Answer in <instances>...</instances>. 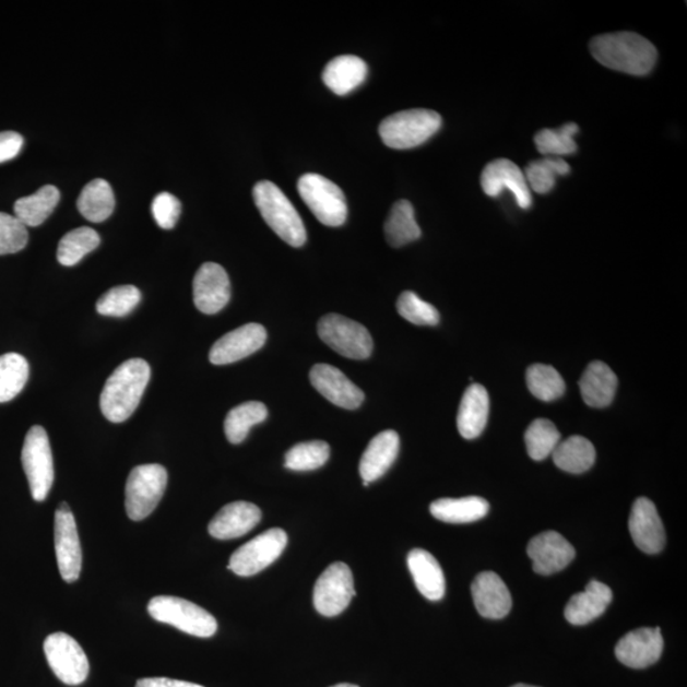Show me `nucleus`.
<instances>
[{
	"label": "nucleus",
	"mask_w": 687,
	"mask_h": 687,
	"mask_svg": "<svg viewBox=\"0 0 687 687\" xmlns=\"http://www.w3.org/2000/svg\"><path fill=\"white\" fill-rule=\"evenodd\" d=\"M590 51L601 66L638 76L650 74L659 59L654 45L635 33H614L593 37Z\"/></svg>",
	"instance_id": "nucleus-1"
},
{
	"label": "nucleus",
	"mask_w": 687,
	"mask_h": 687,
	"mask_svg": "<svg viewBox=\"0 0 687 687\" xmlns=\"http://www.w3.org/2000/svg\"><path fill=\"white\" fill-rule=\"evenodd\" d=\"M151 380V367L143 359H129L114 370L99 399L107 421L122 423L130 418L141 403Z\"/></svg>",
	"instance_id": "nucleus-2"
},
{
	"label": "nucleus",
	"mask_w": 687,
	"mask_h": 687,
	"mask_svg": "<svg viewBox=\"0 0 687 687\" xmlns=\"http://www.w3.org/2000/svg\"><path fill=\"white\" fill-rule=\"evenodd\" d=\"M261 217L284 242L292 247L306 244L307 234L303 218L291 200L272 181H260L252 191Z\"/></svg>",
	"instance_id": "nucleus-3"
},
{
	"label": "nucleus",
	"mask_w": 687,
	"mask_h": 687,
	"mask_svg": "<svg viewBox=\"0 0 687 687\" xmlns=\"http://www.w3.org/2000/svg\"><path fill=\"white\" fill-rule=\"evenodd\" d=\"M442 127V118L436 111L413 109L386 118L378 129L382 142L392 150L416 149L434 137Z\"/></svg>",
	"instance_id": "nucleus-4"
},
{
	"label": "nucleus",
	"mask_w": 687,
	"mask_h": 687,
	"mask_svg": "<svg viewBox=\"0 0 687 687\" xmlns=\"http://www.w3.org/2000/svg\"><path fill=\"white\" fill-rule=\"evenodd\" d=\"M149 613L154 620L173 625L176 629L198 638H211L218 629V623L212 614L180 597H153L149 604Z\"/></svg>",
	"instance_id": "nucleus-5"
},
{
	"label": "nucleus",
	"mask_w": 687,
	"mask_h": 687,
	"mask_svg": "<svg viewBox=\"0 0 687 687\" xmlns=\"http://www.w3.org/2000/svg\"><path fill=\"white\" fill-rule=\"evenodd\" d=\"M168 474L157 463L131 470L126 486V509L131 521H143L157 508L167 488Z\"/></svg>",
	"instance_id": "nucleus-6"
},
{
	"label": "nucleus",
	"mask_w": 687,
	"mask_h": 687,
	"mask_svg": "<svg viewBox=\"0 0 687 687\" xmlns=\"http://www.w3.org/2000/svg\"><path fill=\"white\" fill-rule=\"evenodd\" d=\"M298 192L322 225H344L347 215L346 199L335 182L318 174H306L298 181Z\"/></svg>",
	"instance_id": "nucleus-7"
},
{
	"label": "nucleus",
	"mask_w": 687,
	"mask_h": 687,
	"mask_svg": "<svg viewBox=\"0 0 687 687\" xmlns=\"http://www.w3.org/2000/svg\"><path fill=\"white\" fill-rule=\"evenodd\" d=\"M319 336L331 350L345 358L363 360L374 352V341L369 331L359 322L342 315L323 316L318 325Z\"/></svg>",
	"instance_id": "nucleus-8"
},
{
	"label": "nucleus",
	"mask_w": 687,
	"mask_h": 687,
	"mask_svg": "<svg viewBox=\"0 0 687 687\" xmlns=\"http://www.w3.org/2000/svg\"><path fill=\"white\" fill-rule=\"evenodd\" d=\"M22 465L36 501L49 496L54 484V461L48 434L40 426L28 430L22 449Z\"/></svg>",
	"instance_id": "nucleus-9"
},
{
	"label": "nucleus",
	"mask_w": 687,
	"mask_h": 687,
	"mask_svg": "<svg viewBox=\"0 0 687 687\" xmlns=\"http://www.w3.org/2000/svg\"><path fill=\"white\" fill-rule=\"evenodd\" d=\"M44 652L49 666L61 683L75 686L87 680L90 662L83 648L66 632H54L45 639Z\"/></svg>",
	"instance_id": "nucleus-10"
},
{
	"label": "nucleus",
	"mask_w": 687,
	"mask_h": 687,
	"mask_svg": "<svg viewBox=\"0 0 687 687\" xmlns=\"http://www.w3.org/2000/svg\"><path fill=\"white\" fill-rule=\"evenodd\" d=\"M288 536L282 529H270L246 543L232 554L228 569L239 577H251L261 572L281 557Z\"/></svg>",
	"instance_id": "nucleus-11"
},
{
	"label": "nucleus",
	"mask_w": 687,
	"mask_h": 687,
	"mask_svg": "<svg viewBox=\"0 0 687 687\" xmlns=\"http://www.w3.org/2000/svg\"><path fill=\"white\" fill-rule=\"evenodd\" d=\"M355 596L354 578L345 562L337 561L325 569L315 584L313 605L318 613L334 617L351 605Z\"/></svg>",
	"instance_id": "nucleus-12"
},
{
	"label": "nucleus",
	"mask_w": 687,
	"mask_h": 687,
	"mask_svg": "<svg viewBox=\"0 0 687 687\" xmlns=\"http://www.w3.org/2000/svg\"><path fill=\"white\" fill-rule=\"evenodd\" d=\"M56 554L61 578L67 583L79 581L82 570V547L71 508L61 504L56 512Z\"/></svg>",
	"instance_id": "nucleus-13"
},
{
	"label": "nucleus",
	"mask_w": 687,
	"mask_h": 687,
	"mask_svg": "<svg viewBox=\"0 0 687 687\" xmlns=\"http://www.w3.org/2000/svg\"><path fill=\"white\" fill-rule=\"evenodd\" d=\"M482 188L486 196L496 198L505 190L511 191L517 204L528 211L532 194L522 169L507 158H498L486 165L482 174Z\"/></svg>",
	"instance_id": "nucleus-14"
},
{
	"label": "nucleus",
	"mask_w": 687,
	"mask_h": 687,
	"mask_svg": "<svg viewBox=\"0 0 687 687\" xmlns=\"http://www.w3.org/2000/svg\"><path fill=\"white\" fill-rule=\"evenodd\" d=\"M266 337V329L260 323H247L215 342L210 360L214 366H226L250 357L264 346Z\"/></svg>",
	"instance_id": "nucleus-15"
},
{
	"label": "nucleus",
	"mask_w": 687,
	"mask_h": 687,
	"mask_svg": "<svg viewBox=\"0 0 687 687\" xmlns=\"http://www.w3.org/2000/svg\"><path fill=\"white\" fill-rule=\"evenodd\" d=\"M194 304L200 312L214 315L225 308L230 298V283L225 268L205 262L194 277Z\"/></svg>",
	"instance_id": "nucleus-16"
},
{
	"label": "nucleus",
	"mask_w": 687,
	"mask_h": 687,
	"mask_svg": "<svg viewBox=\"0 0 687 687\" xmlns=\"http://www.w3.org/2000/svg\"><path fill=\"white\" fill-rule=\"evenodd\" d=\"M528 554L537 575L550 576L567 568L576 550L558 532L546 531L531 540Z\"/></svg>",
	"instance_id": "nucleus-17"
},
{
	"label": "nucleus",
	"mask_w": 687,
	"mask_h": 687,
	"mask_svg": "<svg viewBox=\"0 0 687 687\" xmlns=\"http://www.w3.org/2000/svg\"><path fill=\"white\" fill-rule=\"evenodd\" d=\"M310 380L323 398L339 407L354 411L365 401V392L334 366L325 365V363L313 366Z\"/></svg>",
	"instance_id": "nucleus-18"
},
{
	"label": "nucleus",
	"mask_w": 687,
	"mask_h": 687,
	"mask_svg": "<svg viewBox=\"0 0 687 687\" xmlns=\"http://www.w3.org/2000/svg\"><path fill=\"white\" fill-rule=\"evenodd\" d=\"M629 531L632 542L645 554H658L666 544L665 529L658 508L648 498H638L632 505Z\"/></svg>",
	"instance_id": "nucleus-19"
},
{
	"label": "nucleus",
	"mask_w": 687,
	"mask_h": 687,
	"mask_svg": "<svg viewBox=\"0 0 687 687\" xmlns=\"http://www.w3.org/2000/svg\"><path fill=\"white\" fill-rule=\"evenodd\" d=\"M663 652L660 628H640L628 632L616 645L615 654L623 665L642 670L659 662Z\"/></svg>",
	"instance_id": "nucleus-20"
},
{
	"label": "nucleus",
	"mask_w": 687,
	"mask_h": 687,
	"mask_svg": "<svg viewBox=\"0 0 687 687\" xmlns=\"http://www.w3.org/2000/svg\"><path fill=\"white\" fill-rule=\"evenodd\" d=\"M477 613L486 619H504L512 608V596L501 578L494 572H483L471 585Z\"/></svg>",
	"instance_id": "nucleus-21"
},
{
	"label": "nucleus",
	"mask_w": 687,
	"mask_h": 687,
	"mask_svg": "<svg viewBox=\"0 0 687 687\" xmlns=\"http://www.w3.org/2000/svg\"><path fill=\"white\" fill-rule=\"evenodd\" d=\"M261 517L258 506L249 504V501H234V504L223 507L214 516L208 531H210L211 536L218 540L242 537L258 526Z\"/></svg>",
	"instance_id": "nucleus-22"
},
{
	"label": "nucleus",
	"mask_w": 687,
	"mask_h": 687,
	"mask_svg": "<svg viewBox=\"0 0 687 687\" xmlns=\"http://www.w3.org/2000/svg\"><path fill=\"white\" fill-rule=\"evenodd\" d=\"M400 438L395 430H384L369 442L359 463L363 482L372 483L388 473L396 461Z\"/></svg>",
	"instance_id": "nucleus-23"
},
{
	"label": "nucleus",
	"mask_w": 687,
	"mask_h": 687,
	"mask_svg": "<svg viewBox=\"0 0 687 687\" xmlns=\"http://www.w3.org/2000/svg\"><path fill=\"white\" fill-rule=\"evenodd\" d=\"M490 401L484 386L473 383L463 393L458 414V429L465 439L481 436L488 423Z\"/></svg>",
	"instance_id": "nucleus-24"
},
{
	"label": "nucleus",
	"mask_w": 687,
	"mask_h": 687,
	"mask_svg": "<svg viewBox=\"0 0 687 687\" xmlns=\"http://www.w3.org/2000/svg\"><path fill=\"white\" fill-rule=\"evenodd\" d=\"M613 601V591L605 583L591 581L585 590L575 594L566 607V619L573 625L596 620Z\"/></svg>",
	"instance_id": "nucleus-25"
},
{
	"label": "nucleus",
	"mask_w": 687,
	"mask_h": 687,
	"mask_svg": "<svg viewBox=\"0 0 687 687\" xmlns=\"http://www.w3.org/2000/svg\"><path fill=\"white\" fill-rule=\"evenodd\" d=\"M407 567L414 578L416 589L429 601L442 600L446 593V578L437 559L424 549H414L407 555Z\"/></svg>",
	"instance_id": "nucleus-26"
},
{
	"label": "nucleus",
	"mask_w": 687,
	"mask_h": 687,
	"mask_svg": "<svg viewBox=\"0 0 687 687\" xmlns=\"http://www.w3.org/2000/svg\"><path fill=\"white\" fill-rule=\"evenodd\" d=\"M584 403L591 407H606L613 403L617 377L604 362H592L579 381Z\"/></svg>",
	"instance_id": "nucleus-27"
},
{
	"label": "nucleus",
	"mask_w": 687,
	"mask_h": 687,
	"mask_svg": "<svg viewBox=\"0 0 687 687\" xmlns=\"http://www.w3.org/2000/svg\"><path fill=\"white\" fill-rule=\"evenodd\" d=\"M366 61L355 56H341L331 60L322 73V81L337 96L350 95L366 81Z\"/></svg>",
	"instance_id": "nucleus-28"
},
{
	"label": "nucleus",
	"mask_w": 687,
	"mask_h": 687,
	"mask_svg": "<svg viewBox=\"0 0 687 687\" xmlns=\"http://www.w3.org/2000/svg\"><path fill=\"white\" fill-rule=\"evenodd\" d=\"M489 508L488 501L481 497L443 498L430 505V513L446 523H471L484 519Z\"/></svg>",
	"instance_id": "nucleus-29"
},
{
	"label": "nucleus",
	"mask_w": 687,
	"mask_h": 687,
	"mask_svg": "<svg viewBox=\"0 0 687 687\" xmlns=\"http://www.w3.org/2000/svg\"><path fill=\"white\" fill-rule=\"evenodd\" d=\"M60 200V192L52 185H46L35 194L21 198L14 203V217L26 227H38L48 220Z\"/></svg>",
	"instance_id": "nucleus-30"
},
{
	"label": "nucleus",
	"mask_w": 687,
	"mask_h": 687,
	"mask_svg": "<svg viewBox=\"0 0 687 687\" xmlns=\"http://www.w3.org/2000/svg\"><path fill=\"white\" fill-rule=\"evenodd\" d=\"M384 236L392 247H403L419 239L422 229L416 223L414 206L407 200L393 204L384 223Z\"/></svg>",
	"instance_id": "nucleus-31"
},
{
	"label": "nucleus",
	"mask_w": 687,
	"mask_h": 687,
	"mask_svg": "<svg viewBox=\"0 0 687 687\" xmlns=\"http://www.w3.org/2000/svg\"><path fill=\"white\" fill-rule=\"evenodd\" d=\"M76 208L90 222L102 223L111 217L115 210V196L111 185L104 179H96L84 187Z\"/></svg>",
	"instance_id": "nucleus-32"
},
{
	"label": "nucleus",
	"mask_w": 687,
	"mask_h": 687,
	"mask_svg": "<svg viewBox=\"0 0 687 687\" xmlns=\"http://www.w3.org/2000/svg\"><path fill=\"white\" fill-rule=\"evenodd\" d=\"M552 457L560 470L570 474H583L596 461V450L589 439L573 436L560 442Z\"/></svg>",
	"instance_id": "nucleus-33"
},
{
	"label": "nucleus",
	"mask_w": 687,
	"mask_h": 687,
	"mask_svg": "<svg viewBox=\"0 0 687 687\" xmlns=\"http://www.w3.org/2000/svg\"><path fill=\"white\" fill-rule=\"evenodd\" d=\"M268 418V408L259 401H249L232 408L225 421V434L232 445L242 443L252 427Z\"/></svg>",
	"instance_id": "nucleus-34"
},
{
	"label": "nucleus",
	"mask_w": 687,
	"mask_h": 687,
	"mask_svg": "<svg viewBox=\"0 0 687 687\" xmlns=\"http://www.w3.org/2000/svg\"><path fill=\"white\" fill-rule=\"evenodd\" d=\"M523 174L531 191L547 194L554 189L557 177L570 174V166L559 157H543L530 162Z\"/></svg>",
	"instance_id": "nucleus-35"
},
{
	"label": "nucleus",
	"mask_w": 687,
	"mask_h": 687,
	"mask_svg": "<svg viewBox=\"0 0 687 687\" xmlns=\"http://www.w3.org/2000/svg\"><path fill=\"white\" fill-rule=\"evenodd\" d=\"M102 238L95 229L81 227L68 232L58 246V261L64 266H74L90 252L97 249Z\"/></svg>",
	"instance_id": "nucleus-36"
},
{
	"label": "nucleus",
	"mask_w": 687,
	"mask_h": 687,
	"mask_svg": "<svg viewBox=\"0 0 687 687\" xmlns=\"http://www.w3.org/2000/svg\"><path fill=\"white\" fill-rule=\"evenodd\" d=\"M29 367L25 357L7 353L0 357V404L8 403L25 389Z\"/></svg>",
	"instance_id": "nucleus-37"
},
{
	"label": "nucleus",
	"mask_w": 687,
	"mask_h": 687,
	"mask_svg": "<svg viewBox=\"0 0 687 687\" xmlns=\"http://www.w3.org/2000/svg\"><path fill=\"white\" fill-rule=\"evenodd\" d=\"M579 127L575 122L565 123L557 129H543L535 135L536 149L544 157L570 156L578 150L575 137Z\"/></svg>",
	"instance_id": "nucleus-38"
},
{
	"label": "nucleus",
	"mask_w": 687,
	"mask_h": 687,
	"mask_svg": "<svg viewBox=\"0 0 687 687\" xmlns=\"http://www.w3.org/2000/svg\"><path fill=\"white\" fill-rule=\"evenodd\" d=\"M528 388L536 399L550 403L558 400L566 392V382L552 366L534 365L528 369Z\"/></svg>",
	"instance_id": "nucleus-39"
},
{
	"label": "nucleus",
	"mask_w": 687,
	"mask_h": 687,
	"mask_svg": "<svg viewBox=\"0 0 687 687\" xmlns=\"http://www.w3.org/2000/svg\"><path fill=\"white\" fill-rule=\"evenodd\" d=\"M530 458L543 461L553 454L560 443V434L555 424L547 419H536L530 424L524 435Z\"/></svg>",
	"instance_id": "nucleus-40"
},
{
	"label": "nucleus",
	"mask_w": 687,
	"mask_h": 687,
	"mask_svg": "<svg viewBox=\"0 0 687 687\" xmlns=\"http://www.w3.org/2000/svg\"><path fill=\"white\" fill-rule=\"evenodd\" d=\"M329 458L330 446L327 442H304L293 446L285 453L284 466L293 471H312L325 465Z\"/></svg>",
	"instance_id": "nucleus-41"
},
{
	"label": "nucleus",
	"mask_w": 687,
	"mask_h": 687,
	"mask_svg": "<svg viewBox=\"0 0 687 687\" xmlns=\"http://www.w3.org/2000/svg\"><path fill=\"white\" fill-rule=\"evenodd\" d=\"M141 299V291L134 285H119L107 291L97 300L96 310L99 315L110 316V318H123L134 310Z\"/></svg>",
	"instance_id": "nucleus-42"
},
{
	"label": "nucleus",
	"mask_w": 687,
	"mask_h": 687,
	"mask_svg": "<svg viewBox=\"0 0 687 687\" xmlns=\"http://www.w3.org/2000/svg\"><path fill=\"white\" fill-rule=\"evenodd\" d=\"M398 311L401 318L418 327H436L439 323L437 308L423 300L414 292L406 291L398 299Z\"/></svg>",
	"instance_id": "nucleus-43"
},
{
	"label": "nucleus",
	"mask_w": 687,
	"mask_h": 687,
	"mask_svg": "<svg viewBox=\"0 0 687 687\" xmlns=\"http://www.w3.org/2000/svg\"><path fill=\"white\" fill-rule=\"evenodd\" d=\"M27 242V227L14 215L0 212V254L20 252Z\"/></svg>",
	"instance_id": "nucleus-44"
},
{
	"label": "nucleus",
	"mask_w": 687,
	"mask_h": 687,
	"mask_svg": "<svg viewBox=\"0 0 687 687\" xmlns=\"http://www.w3.org/2000/svg\"><path fill=\"white\" fill-rule=\"evenodd\" d=\"M154 221L162 229H173L181 214L180 200L169 192H161L152 203Z\"/></svg>",
	"instance_id": "nucleus-45"
},
{
	"label": "nucleus",
	"mask_w": 687,
	"mask_h": 687,
	"mask_svg": "<svg viewBox=\"0 0 687 687\" xmlns=\"http://www.w3.org/2000/svg\"><path fill=\"white\" fill-rule=\"evenodd\" d=\"M23 146V138L15 131L0 133V164L19 156Z\"/></svg>",
	"instance_id": "nucleus-46"
},
{
	"label": "nucleus",
	"mask_w": 687,
	"mask_h": 687,
	"mask_svg": "<svg viewBox=\"0 0 687 687\" xmlns=\"http://www.w3.org/2000/svg\"><path fill=\"white\" fill-rule=\"evenodd\" d=\"M135 687H204L202 685L188 682L171 680L166 677L142 678L137 683Z\"/></svg>",
	"instance_id": "nucleus-47"
},
{
	"label": "nucleus",
	"mask_w": 687,
	"mask_h": 687,
	"mask_svg": "<svg viewBox=\"0 0 687 687\" xmlns=\"http://www.w3.org/2000/svg\"><path fill=\"white\" fill-rule=\"evenodd\" d=\"M331 687H359V686L353 685V684H337V685L331 686Z\"/></svg>",
	"instance_id": "nucleus-48"
},
{
	"label": "nucleus",
	"mask_w": 687,
	"mask_h": 687,
	"mask_svg": "<svg viewBox=\"0 0 687 687\" xmlns=\"http://www.w3.org/2000/svg\"><path fill=\"white\" fill-rule=\"evenodd\" d=\"M512 687H538V686H532V685H526V684H517Z\"/></svg>",
	"instance_id": "nucleus-49"
}]
</instances>
